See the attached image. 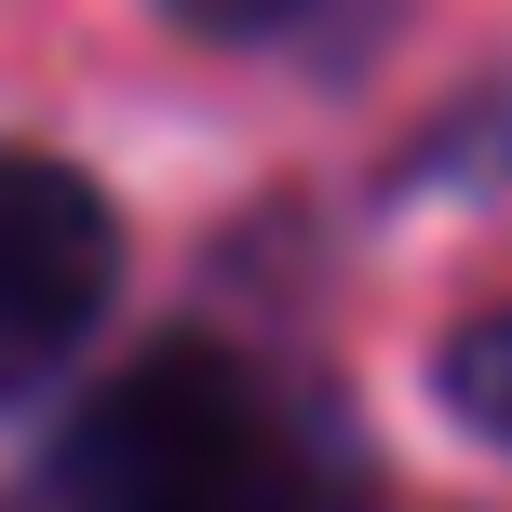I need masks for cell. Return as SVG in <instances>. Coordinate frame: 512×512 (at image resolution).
<instances>
[{
  "instance_id": "obj_1",
  "label": "cell",
  "mask_w": 512,
  "mask_h": 512,
  "mask_svg": "<svg viewBox=\"0 0 512 512\" xmlns=\"http://www.w3.org/2000/svg\"><path fill=\"white\" fill-rule=\"evenodd\" d=\"M0 512H364V432L230 337H162L27 459Z\"/></svg>"
},
{
  "instance_id": "obj_2",
  "label": "cell",
  "mask_w": 512,
  "mask_h": 512,
  "mask_svg": "<svg viewBox=\"0 0 512 512\" xmlns=\"http://www.w3.org/2000/svg\"><path fill=\"white\" fill-rule=\"evenodd\" d=\"M108 283H122L108 189L54 149H0V405H27L108 324Z\"/></svg>"
},
{
  "instance_id": "obj_3",
  "label": "cell",
  "mask_w": 512,
  "mask_h": 512,
  "mask_svg": "<svg viewBox=\"0 0 512 512\" xmlns=\"http://www.w3.org/2000/svg\"><path fill=\"white\" fill-rule=\"evenodd\" d=\"M445 405H459L486 445H512V310H486V324L445 337Z\"/></svg>"
},
{
  "instance_id": "obj_4",
  "label": "cell",
  "mask_w": 512,
  "mask_h": 512,
  "mask_svg": "<svg viewBox=\"0 0 512 512\" xmlns=\"http://www.w3.org/2000/svg\"><path fill=\"white\" fill-rule=\"evenodd\" d=\"M162 14H176L189 41H256L270 54V41H310L324 14H351V0H162Z\"/></svg>"
}]
</instances>
